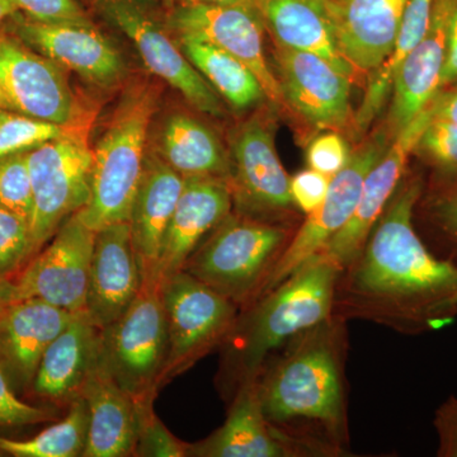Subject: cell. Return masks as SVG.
<instances>
[{"label":"cell","instance_id":"obj_25","mask_svg":"<svg viewBox=\"0 0 457 457\" xmlns=\"http://www.w3.org/2000/svg\"><path fill=\"white\" fill-rule=\"evenodd\" d=\"M185 187V179L155 154H147L129 219L144 282L158 281L165 233Z\"/></svg>","mask_w":457,"mask_h":457},{"label":"cell","instance_id":"obj_35","mask_svg":"<svg viewBox=\"0 0 457 457\" xmlns=\"http://www.w3.org/2000/svg\"><path fill=\"white\" fill-rule=\"evenodd\" d=\"M31 257L29 222L0 206V278L16 272Z\"/></svg>","mask_w":457,"mask_h":457},{"label":"cell","instance_id":"obj_26","mask_svg":"<svg viewBox=\"0 0 457 457\" xmlns=\"http://www.w3.org/2000/svg\"><path fill=\"white\" fill-rule=\"evenodd\" d=\"M101 333L86 312L75 317L45 351L33 378L35 393L68 404L80 396L101 353Z\"/></svg>","mask_w":457,"mask_h":457},{"label":"cell","instance_id":"obj_11","mask_svg":"<svg viewBox=\"0 0 457 457\" xmlns=\"http://www.w3.org/2000/svg\"><path fill=\"white\" fill-rule=\"evenodd\" d=\"M227 420L204 440L187 444V457H337L324 442L276 426L264 416L257 385L242 384L231 395Z\"/></svg>","mask_w":457,"mask_h":457},{"label":"cell","instance_id":"obj_42","mask_svg":"<svg viewBox=\"0 0 457 457\" xmlns=\"http://www.w3.org/2000/svg\"><path fill=\"white\" fill-rule=\"evenodd\" d=\"M436 432L438 437L437 455L457 457V398L450 396L436 411Z\"/></svg>","mask_w":457,"mask_h":457},{"label":"cell","instance_id":"obj_16","mask_svg":"<svg viewBox=\"0 0 457 457\" xmlns=\"http://www.w3.org/2000/svg\"><path fill=\"white\" fill-rule=\"evenodd\" d=\"M99 3L108 20L130 38L150 73L179 90L200 112L222 116L224 111L215 90L146 12L131 0Z\"/></svg>","mask_w":457,"mask_h":457},{"label":"cell","instance_id":"obj_7","mask_svg":"<svg viewBox=\"0 0 457 457\" xmlns=\"http://www.w3.org/2000/svg\"><path fill=\"white\" fill-rule=\"evenodd\" d=\"M167 350L161 284L144 282L130 308L102 329V362L137 403L154 402Z\"/></svg>","mask_w":457,"mask_h":457},{"label":"cell","instance_id":"obj_8","mask_svg":"<svg viewBox=\"0 0 457 457\" xmlns=\"http://www.w3.org/2000/svg\"><path fill=\"white\" fill-rule=\"evenodd\" d=\"M168 350L159 387L191 369L230 335L240 308L186 270L162 281Z\"/></svg>","mask_w":457,"mask_h":457},{"label":"cell","instance_id":"obj_17","mask_svg":"<svg viewBox=\"0 0 457 457\" xmlns=\"http://www.w3.org/2000/svg\"><path fill=\"white\" fill-rule=\"evenodd\" d=\"M282 96L306 122L326 130H345L354 120L351 78L315 54L276 44Z\"/></svg>","mask_w":457,"mask_h":457},{"label":"cell","instance_id":"obj_31","mask_svg":"<svg viewBox=\"0 0 457 457\" xmlns=\"http://www.w3.org/2000/svg\"><path fill=\"white\" fill-rule=\"evenodd\" d=\"M89 413L86 400L78 396L65 418L25 441L0 437V451L16 457H78L86 450Z\"/></svg>","mask_w":457,"mask_h":457},{"label":"cell","instance_id":"obj_38","mask_svg":"<svg viewBox=\"0 0 457 457\" xmlns=\"http://www.w3.org/2000/svg\"><path fill=\"white\" fill-rule=\"evenodd\" d=\"M18 11L45 23L92 25L77 0H13Z\"/></svg>","mask_w":457,"mask_h":457},{"label":"cell","instance_id":"obj_21","mask_svg":"<svg viewBox=\"0 0 457 457\" xmlns=\"http://www.w3.org/2000/svg\"><path fill=\"white\" fill-rule=\"evenodd\" d=\"M233 212L228 180L187 179L171 215L158 264V281L182 270L189 257Z\"/></svg>","mask_w":457,"mask_h":457},{"label":"cell","instance_id":"obj_2","mask_svg":"<svg viewBox=\"0 0 457 457\" xmlns=\"http://www.w3.org/2000/svg\"><path fill=\"white\" fill-rule=\"evenodd\" d=\"M347 321L332 317L276 352L255 378L264 416L347 455Z\"/></svg>","mask_w":457,"mask_h":457},{"label":"cell","instance_id":"obj_34","mask_svg":"<svg viewBox=\"0 0 457 457\" xmlns=\"http://www.w3.org/2000/svg\"><path fill=\"white\" fill-rule=\"evenodd\" d=\"M154 402L137 403L139 429L134 456L187 457V442L179 440L156 417Z\"/></svg>","mask_w":457,"mask_h":457},{"label":"cell","instance_id":"obj_24","mask_svg":"<svg viewBox=\"0 0 457 457\" xmlns=\"http://www.w3.org/2000/svg\"><path fill=\"white\" fill-rule=\"evenodd\" d=\"M88 407L89 425L83 457H126L135 455L139 408L102 362L101 353L82 393Z\"/></svg>","mask_w":457,"mask_h":457},{"label":"cell","instance_id":"obj_47","mask_svg":"<svg viewBox=\"0 0 457 457\" xmlns=\"http://www.w3.org/2000/svg\"><path fill=\"white\" fill-rule=\"evenodd\" d=\"M9 286L11 282L5 281V278H0V309L9 303Z\"/></svg>","mask_w":457,"mask_h":457},{"label":"cell","instance_id":"obj_48","mask_svg":"<svg viewBox=\"0 0 457 457\" xmlns=\"http://www.w3.org/2000/svg\"><path fill=\"white\" fill-rule=\"evenodd\" d=\"M5 107V99L4 95H3V90L0 88V108Z\"/></svg>","mask_w":457,"mask_h":457},{"label":"cell","instance_id":"obj_29","mask_svg":"<svg viewBox=\"0 0 457 457\" xmlns=\"http://www.w3.org/2000/svg\"><path fill=\"white\" fill-rule=\"evenodd\" d=\"M435 2L436 0H409L392 54L376 69L360 108L354 114V122L362 130H366L383 110L385 102L392 95L394 79L400 65L426 35L431 23Z\"/></svg>","mask_w":457,"mask_h":457},{"label":"cell","instance_id":"obj_44","mask_svg":"<svg viewBox=\"0 0 457 457\" xmlns=\"http://www.w3.org/2000/svg\"><path fill=\"white\" fill-rule=\"evenodd\" d=\"M435 117L457 125V89L450 95L438 96Z\"/></svg>","mask_w":457,"mask_h":457},{"label":"cell","instance_id":"obj_15","mask_svg":"<svg viewBox=\"0 0 457 457\" xmlns=\"http://www.w3.org/2000/svg\"><path fill=\"white\" fill-rule=\"evenodd\" d=\"M437 99L438 96H436L396 135L392 146L385 150L383 156L372 165L363 180L359 204L350 221L320 252L342 270L360 253L376 222L399 188L409 156L416 150L423 132L435 117Z\"/></svg>","mask_w":457,"mask_h":457},{"label":"cell","instance_id":"obj_23","mask_svg":"<svg viewBox=\"0 0 457 457\" xmlns=\"http://www.w3.org/2000/svg\"><path fill=\"white\" fill-rule=\"evenodd\" d=\"M456 0H436L431 23L422 40L405 57L393 84L389 128L399 134L440 90L446 56L447 29Z\"/></svg>","mask_w":457,"mask_h":457},{"label":"cell","instance_id":"obj_46","mask_svg":"<svg viewBox=\"0 0 457 457\" xmlns=\"http://www.w3.org/2000/svg\"><path fill=\"white\" fill-rule=\"evenodd\" d=\"M180 4H240L252 0H179Z\"/></svg>","mask_w":457,"mask_h":457},{"label":"cell","instance_id":"obj_1","mask_svg":"<svg viewBox=\"0 0 457 457\" xmlns=\"http://www.w3.org/2000/svg\"><path fill=\"white\" fill-rule=\"evenodd\" d=\"M422 194L420 179L402 180L368 242L342 270L333 315L411 336L456 320L457 263L433 254L414 228Z\"/></svg>","mask_w":457,"mask_h":457},{"label":"cell","instance_id":"obj_9","mask_svg":"<svg viewBox=\"0 0 457 457\" xmlns=\"http://www.w3.org/2000/svg\"><path fill=\"white\" fill-rule=\"evenodd\" d=\"M96 233L74 213L9 286V303L40 300L71 312L87 308Z\"/></svg>","mask_w":457,"mask_h":457},{"label":"cell","instance_id":"obj_43","mask_svg":"<svg viewBox=\"0 0 457 457\" xmlns=\"http://www.w3.org/2000/svg\"><path fill=\"white\" fill-rule=\"evenodd\" d=\"M457 82V0L447 29L446 56L442 68L440 88Z\"/></svg>","mask_w":457,"mask_h":457},{"label":"cell","instance_id":"obj_5","mask_svg":"<svg viewBox=\"0 0 457 457\" xmlns=\"http://www.w3.org/2000/svg\"><path fill=\"white\" fill-rule=\"evenodd\" d=\"M295 230L231 212L201 243L182 270L240 309L245 308L263 291Z\"/></svg>","mask_w":457,"mask_h":457},{"label":"cell","instance_id":"obj_36","mask_svg":"<svg viewBox=\"0 0 457 457\" xmlns=\"http://www.w3.org/2000/svg\"><path fill=\"white\" fill-rule=\"evenodd\" d=\"M417 149L433 163L445 170L457 171V125L433 117Z\"/></svg>","mask_w":457,"mask_h":457},{"label":"cell","instance_id":"obj_32","mask_svg":"<svg viewBox=\"0 0 457 457\" xmlns=\"http://www.w3.org/2000/svg\"><path fill=\"white\" fill-rule=\"evenodd\" d=\"M64 126L0 108V159L29 152L65 131Z\"/></svg>","mask_w":457,"mask_h":457},{"label":"cell","instance_id":"obj_12","mask_svg":"<svg viewBox=\"0 0 457 457\" xmlns=\"http://www.w3.org/2000/svg\"><path fill=\"white\" fill-rule=\"evenodd\" d=\"M167 27L179 40L206 42L230 54L253 71L266 98L285 104L278 75L266 59L263 21L253 3L179 4L168 17Z\"/></svg>","mask_w":457,"mask_h":457},{"label":"cell","instance_id":"obj_45","mask_svg":"<svg viewBox=\"0 0 457 457\" xmlns=\"http://www.w3.org/2000/svg\"><path fill=\"white\" fill-rule=\"evenodd\" d=\"M18 9L13 0H0V23L4 22L8 18L13 17Z\"/></svg>","mask_w":457,"mask_h":457},{"label":"cell","instance_id":"obj_3","mask_svg":"<svg viewBox=\"0 0 457 457\" xmlns=\"http://www.w3.org/2000/svg\"><path fill=\"white\" fill-rule=\"evenodd\" d=\"M342 269L319 253L285 281L240 309L222 343L221 385L231 395L254 381L267 361L282 347L333 315V300Z\"/></svg>","mask_w":457,"mask_h":457},{"label":"cell","instance_id":"obj_18","mask_svg":"<svg viewBox=\"0 0 457 457\" xmlns=\"http://www.w3.org/2000/svg\"><path fill=\"white\" fill-rule=\"evenodd\" d=\"M13 32L27 46L99 88H113L125 79L121 53L93 25L38 22L16 13Z\"/></svg>","mask_w":457,"mask_h":457},{"label":"cell","instance_id":"obj_39","mask_svg":"<svg viewBox=\"0 0 457 457\" xmlns=\"http://www.w3.org/2000/svg\"><path fill=\"white\" fill-rule=\"evenodd\" d=\"M55 420L49 409L33 407L18 399L12 390L7 375L0 368V426H29Z\"/></svg>","mask_w":457,"mask_h":457},{"label":"cell","instance_id":"obj_41","mask_svg":"<svg viewBox=\"0 0 457 457\" xmlns=\"http://www.w3.org/2000/svg\"><path fill=\"white\" fill-rule=\"evenodd\" d=\"M428 209L433 224L453 249L447 260L457 263V180L433 195Z\"/></svg>","mask_w":457,"mask_h":457},{"label":"cell","instance_id":"obj_28","mask_svg":"<svg viewBox=\"0 0 457 457\" xmlns=\"http://www.w3.org/2000/svg\"><path fill=\"white\" fill-rule=\"evenodd\" d=\"M155 155L185 179H230L231 159L218 135L189 114L173 113L164 120Z\"/></svg>","mask_w":457,"mask_h":457},{"label":"cell","instance_id":"obj_6","mask_svg":"<svg viewBox=\"0 0 457 457\" xmlns=\"http://www.w3.org/2000/svg\"><path fill=\"white\" fill-rule=\"evenodd\" d=\"M27 159L33 192L29 220L33 257L88 204L93 168L88 125L66 128L55 139L29 150Z\"/></svg>","mask_w":457,"mask_h":457},{"label":"cell","instance_id":"obj_19","mask_svg":"<svg viewBox=\"0 0 457 457\" xmlns=\"http://www.w3.org/2000/svg\"><path fill=\"white\" fill-rule=\"evenodd\" d=\"M139 257L129 221L108 225L96 233L90 263L86 312L101 329L130 308L143 288Z\"/></svg>","mask_w":457,"mask_h":457},{"label":"cell","instance_id":"obj_10","mask_svg":"<svg viewBox=\"0 0 457 457\" xmlns=\"http://www.w3.org/2000/svg\"><path fill=\"white\" fill-rule=\"evenodd\" d=\"M231 176L228 179L233 212L254 220L284 224L296 209L290 179L279 161L275 137L258 117L249 120L234 135Z\"/></svg>","mask_w":457,"mask_h":457},{"label":"cell","instance_id":"obj_37","mask_svg":"<svg viewBox=\"0 0 457 457\" xmlns=\"http://www.w3.org/2000/svg\"><path fill=\"white\" fill-rule=\"evenodd\" d=\"M350 149L338 132L329 130L315 137L306 152L309 168L335 177L350 161Z\"/></svg>","mask_w":457,"mask_h":457},{"label":"cell","instance_id":"obj_22","mask_svg":"<svg viewBox=\"0 0 457 457\" xmlns=\"http://www.w3.org/2000/svg\"><path fill=\"white\" fill-rule=\"evenodd\" d=\"M79 314L40 300H17L5 303L0 309V366L3 371L20 386L32 385L45 351Z\"/></svg>","mask_w":457,"mask_h":457},{"label":"cell","instance_id":"obj_20","mask_svg":"<svg viewBox=\"0 0 457 457\" xmlns=\"http://www.w3.org/2000/svg\"><path fill=\"white\" fill-rule=\"evenodd\" d=\"M409 0H323L337 45L357 71H375L395 45Z\"/></svg>","mask_w":457,"mask_h":457},{"label":"cell","instance_id":"obj_30","mask_svg":"<svg viewBox=\"0 0 457 457\" xmlns=\"http://www.w3.org/2000/svg\"><path fill=\"white\" fill-rule=\"evenodd\" d=\"M179 41L189 62L236 110H249L266 98L263 87L253 71L230 54L203 41Z\"/></svg>","mask_w":457,"mask_h":457},{"label":"cell","instance_id":"obj_4","mask_svg":"<svg viewBox=\"0 0 457 457\" xmlns=\"http://www.w3.org/2000/svg\"><path fill=\"white\" fill-rule=\"evenodd\" d=\"M156 101L158 95L152 86L139 84L129 89L93 147L90 197L87 206L78 212L92 230L130 219L145 168L147 137Z\"/></svg>","mask_w":457,"mask_h":457},{"label":"cell","instance_id":"obj_27","mask_svg":"<svg viewBox=\"0 0 457 457\" xmlns=\"http://www.w3.org/2000/svg\"><path fill=\"white\" fill-rule=\"evenodd\" d=\"M276 44L315 54L353 79L357 71L343 56L323 0H252Z\"/></svg>","mask_w":457,"mask_h":457},{"label":"cell","instance_id":"obj_40","mask_svg":"<svg viewBox=\"0 0 457 457\" xmlns=\"http://www.w3.org/2000/svg\"><path fill=\"white\" fill-rule=\"evenodd\" d=\"M332 177L320 171L309 170L299 171L290 179V191L297 210L309 215L326 200Z\"/></svg>","mask_w":457,"mask_h":457},{"label":"cell","instance_id":"obj_33","mask_svg":"<svg viewBox=\"0 0 457 457\" xmlns=\"http://www.w3.org/2000/svg\"><path fill=\"white\" fill-rule=\"evenodd\" d=\"M0 206L31 220L33 192L27 152L0 159Z\"/></svg>","mask_w":457,"mask_h":457},{"label":"cell","instance_id":"obj_14","mask_svg":"<svg viewBox=\"0 0 457 457\" xmlns=\"http://www.w3.org/2000/svg\"><path fill=\"white\" fill-rule=\"evenodd\" d=\"M384 153L380 137L351 153L347 165L333 177L326 200L315 212L306 215L300 228L295 230L293 239L270 272L261 295L272 290L305 262L320 253L347 225L359 204L365 177Z\"/></svg>","mask_w":457,"mask_h":457},{"label":"cell","instance_id":"obj_13","mask_svg":"<svg viewBox=\"0 0 457 457\" xmlns=\"http://www.w3.org/2000/svg\"><path fill=\"white\" fill-rule=\"evenodd\" d=\"M0 88L18 113L64 128L87 123L62 66L7 36H0Z\"/></svg>","mask_w":457,"mask_h":457}]
</instances>
